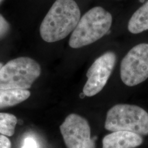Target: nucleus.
Returning a JSON list of instances; mask_svg holds the SVG:
<instances>
[{
  "label": "nucleus",
  "mask_w": 148,
  "mask_h": 148,
  "mask_svg": "<svg viewBox=\"0 0 148 148\" xmlns=\"http://www.w3.org/2000/svg\"><path fill=\"white\" fill-rule=\"evenodd\" d=\"M80 19V10L73 0H56L40 26L41 38L47 42L58 41L73 32Z\"/></svg>",
  "instance_id": "1"
},
{
  "label": "nucleus",
  "mask_w": 148,
  "mask_h": 148,
  "mask_svg": "<svg viewBox=\"0 0 148 148\" xmlns=\"http://www.w3.org/2000/svg\"><path fill=\"white\" fill-rule=\"evenodd\" d=\"M112 21V15L105 9L91 8L79 19L70 37L69 46L77 49L93 43L109 32Z\"/></svg>",
  "instance_id": "2"
},
{
  "label": "nucleus",
  "mask_w": 148,
  "mask_h": 148,
  "mask_svg": "<svg viewBox=\"0 0 148 148\" xmlns=\"http://www.w3.org/2000/svg\"><path fill=\"white\" fill-rule=\"evenodd\" d=\"M39 64L28 57L9 61L0 69V89L27 90L39 77Z\"/></svg>",
  "instance_id": "3"
},
{
  "label": "nucleus",
  "mask_w": 148,
  "mask_h": 148,
  "mask_svg": "<svg viewBox=\"0 0 148 148\" xmlns=\"http://www.w3.org/2000/svg\"><path fill=\"white\" fill-rule=\"evenodd\" d=\"M105 128L111 132L127 131L147 135L148 113L135 105L116 104L107 112Z\"/></svg>",
  "instance_id": "4"
},
{
  "label": "nucleus",
  "mask_w": 148,
  "mask_h": 148,
  "mask_svg": "<svg viewBox=\"0 0 148 148\" xmlns=\"http://www.w3.org/2000/svg\"><path fill=\"white\" fill-rule=\"evenodd\" d=\"M122 82L134 86L148 78V44L140 43L130 50L121 61Z\"/></svg>",
  "instance_id": "5"
},
{
  "label": "nucleus",
  "mask_w": 148,
  "mask_h": 148,
  "mask_svg": "<svg viewBox=\"0 0 148 148\" xmlns=\"http://www.w3.org/2000/svg\"><path fill=\"white\" fill-rule=\"evenodd\" d=\"M67 148H95L90 136V127L87 120L77 114H71L60 126Z\"/></svg>",
  "instance_id": "6"
},
{
  "label": "nucleus",
  "mask_w": 148,
  "mask_h": 148,
  "mask_svg": "<svg viewBox=\"0 0 148 148\" xmlns=\"http://www.w3.org/2000/svg\"><path fill=\"white\" fill-rule=\"evenodd\" d=\"M116 62V55L112 51L103 53L96 59L86 73L87 81L83 94L92 97L99 93L108 82Z\"/></svg>",
  "instance_id": "7"
},
{
  "label": "nucleus",
  "mask_w": 148,
  "mask_h": 148,
  "mask_svg": "<svg viewBox=\"0 0 148 148\" xmlns=\"http://www.w3.org/2000/svg\"><path fill=\"white\" fill-rule=\"evenodd\" d=\"M143 143V138L136 133L116 131L107 134L102 140V148H135Z\"/></svg>",
  "instance_id": "8"
},
{
  "label": "nucleus",
  "mask_w": 148,
  "mask_h": 148,
  "mask_svg": "<svg viewBox=\"0 0 148 148\" xmlns=\"http://www.w3.org/2000/svg\"><path fill=\"white\" fill-rule=\"evenodd\" d=\"M30 96V92L21 89H0V108L13 106Z\"/></svg>",
  "instance_id": "9"
},
{
  "label": "nucleus",
  "mask_w": 148,
  "mask_h": 148,
  "mask_svg": "<svg viewBox=\"0 0 148 148\" xmlns=\"http://www.w3.org/2000/svg\"><path fill=\"white\" fill-rule=\"evenodd\" d=\"M127 27L132 34H138L148 29V1L131 16Z\"/></svg>",
  "instance_id": "10"
},
{
  "label": "nucleus",
  "mask_w": 148,
  "mask_h": 148,
  "mask_svg": "<svg viewBox=\"0 0 148 148\" xmlns=\"http://www.w3.org/2000/svg\"><path fill=\"white\" fill-rule=\"evenodd\" d=\"M17 119L14 114L0 112V133L5 136L14 134Z\"/></svg>",
  "instance_id": "11"
},
{
  "label": "nucleus",
  "mask_w": 148,
  "mask_h": 148,
  "mask_svg": "<svg viewBox=\"0 0 148 148\" xmlns=\"http://www.w3.org/2000/svg\"><path fill=\"white\" fill-rule=\"evenodd\" d=\"M10 29V25L5 18L0 14V37L5 36Z\"/></svg>",
  "instance_id": "12"
},
{
  "label": "nucleus",
  "mask_w": 148,
  "mask_h": 148,
  "mask_svg": "<svg viewBox=\"0 0 148 148\" xmlns=\"http://www.w3.org/2000/svg\"><path fill=\"white\" fill-rule=\"evenodd\" d=\"M22 148H38V145L34 138L27 137L24 140Z\"/></svg>",
  "instance_id": "13"
},
{
  "label": "nucleus",
  "mask_w": 148,
  "mask_h": 148,
  "mask_svg": "<svg viewBox=\"0 0 148 148\" xmlns=\"http://www.w3.org/2000/svg\"><path fill=\"white\" fill-rule=\"evenodd\" d=\"M0 148H11L10 140L3 134H0Z\"/></svg>",
  "instance_id": "14"
},
{
  "label": "nucleus",
  "mask_w": 148,
  "mask_h": 148,
  "mask_svg": "<svg viewBox=\"0 0 148 148\" xmlns=\"http://www.w3.org/2000/svg\"><path fill=\"white\" fill-rule=\"evenodd\" d=\"M3 66V65L2 64V63H1V62H0V69H1V68H2Z\"/></svg>",
  "instance_id": "15"
},
{
  "label": "nucleus",
  "mask_w": 148,
  "mask_h": 148,
  "mask_svg": "<svg viewBox=\"0 0 148 148\" xmlns=\"http://www.w3.org/2000/svg\"><path fill=\"white\" fill-rule=\"evenodd\" d=\"M139 1H140V2H141V3H143L144 1H145V0H139Z\"/></svg>",
  "instance_id": "16"
},
{
  "label": "nucleus",
  "mask_w": 148,
  "mask_h": 148,
  "mask_svg": "<svg viewBox=\"0 0 148 148\" xmlns=\"http://www.w3.org/2000/svg\"><path fill=\"white\" fill-rule=\"evenodd\" d=\"M2 1H3V0H0V3H1Z\"/></svg>",
  "instance_id": "17"
}]
</instances>
